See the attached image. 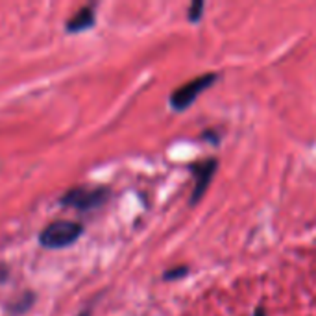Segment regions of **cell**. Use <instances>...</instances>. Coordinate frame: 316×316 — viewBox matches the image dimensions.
<instances>
[{"mask_svg": "<svg viewBox=\"0 0 316 316\" xmlns=\"http://www.w3.org/2000/svg\"><path fill=\"white\" fill-rule=\"evenodd\" d=\"M202 9H203V4L202 2H194L193 6H191V11H189V19L196 22L198 19L202 17Z\"/></svg>", "mask_w": 316, "mask_h": 316, "instance_id": "cell-7", "label": "cell"}, {"mask_svg": "<svg viewBox=\"0 0 316 316\" xmlns=\"http://www.w3.org/2000/svg\"><path fill=\"white\" fill-rule=\"evenodd\" d=\"M185 274H187V268L185 266H181V268H176V270H168V272H165V279H176V277H183Z\"/></svg>", "mask_w": 316, "mask_h": 316, "instance_id": "cell-8", "label": "cell"}, {"mask_svg": "<svg viewBox=\"0 0 316 316\" xmlns=\"http://www.w3.org/2000/svg\"><path fill=\"white\" fill-rule=\"evenodd\" d=\"M81 233H83V226L78 222L58 220V222L48 224L39 233V244L46 250H61V248L74 244L81 237Z\"/></svg>", "mask_w": 316, "mask_h": 316, "instance_id": "cell-1", "label": "cell"}, {"mask_svg": "<svg viewBox=\"0 0 316 316\" xmlns=\"http://www.w3.org/2000/svg\"><path fill=\"white\" fill-rule=\"evenodd\" d=\"M95 22H97L95 8H93V6H83L76 15H72V17L67 20L65 30H67L69 34H79V32H85L89 28H93L95 26Z\"/></svg>", "mask_w": 316, "mask_h": 316, "instance_id": "cell-5", "label": "cell"}, {"mask_svg": "<svg viewBox=\"0 0 316 316\" xmlns=\"http://www.w3.org/2000/svg\"><path fill=\"white\" fill-rule=\"evenodd\" d=\"M191 170H193L194 178H196L193 198H191V205H194L203 196L205 189L209 187L213 174L217 170V159H207V161H202V163H194V165H191Z\"/></svg>", "mask_w": 316, "mask_h": 316, "instance_id": "cell-4", "label": "cell"}, {"mask_svg": "<svg viewBox=\"0 0 316 316\" xmlns=\"http://www.w3.org/2000/svg\"><path fill=\"white\" fill-rule=\"evenodd\" d=\"M34 303V294H24L22 298L19 299L17 303H13V305H8V311L9 313H13V315H22L24 311L30 309V305Z\"/></svg>", "mask_w": 316, "mask_h": 316, "instance_id": "cell-6", "label": "cell"}, {"mask_svg": "<svg viewBox=\"0 0 316 316\" xmlns=\"http://www.w3.org/2000/svg\"><path fill=\"white\" fill-rule=\"evenodd\" d=\"M217 79V74H203V76H198V78L191 79L189 83H185L181 87H178L170 95V105L176 111H183L187 107H191L193 102L198 98V95H202L205 89L209 87L211 83H215Z\"/></svg>", "mask_w": 316, "mask_h": 316, "instance_id": "cell-3", "label": "cell"}, {"mask_svg": "<svg viewBox=\"0 0 316 316\" xmlns=\"http://www.w3.org/2000/svg\"><path fill=\"white\" fill-rule=\"evenodd\" d=\"M6 276H8V270L6 268H0V281L6 279Z\"/></svg>", "mask_w": 316, "mask_h": 316, "instance_id": "cell-9", "label": "cell"}, {"mask_svg": "<svg viewBox=\"0 0 316 316\" xmlns=\"http://www.w3.org/2000/svg\"><path fill=\"white\" fill-rule=\"evenodd\" d=\"M254 316H264V311H263V309H257Z\"/></svg>", "mask_w": 316, "mask_h": 316, "instance_id": "cell-10", "label": "cell"}, {"mask_svg": "<svg viewBox=\"0 0 316 316\" xmlns=\"http://www.w3.org/2000/svg\"><path fill=\"white\" fill-rule=\"evenodd\" d=\"M109 198V191L105 187H74L59 198V203L76 211H93L102 207Z\"/></svg>", "mask_w": 316, "mask_h": 316, "instance_id": "cell-2", "label": "cell"}]
</instances>
